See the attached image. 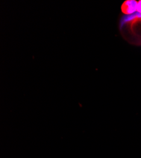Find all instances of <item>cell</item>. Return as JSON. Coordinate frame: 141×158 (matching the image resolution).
Masks as SVG:
<instances>
[{"label": "cell", "mask_w": 141, "mask_h": 158, "mask_svg": "<svg viewBox=\"0 0 141 158\" xmlns=\"http://www.w3.org/2000/svg\"><path fill=\"white\" fill-rule=\"evenodd\" d=\"M137 2L134 0L125 1L122 6V11L125 14L131 15L137 11Z\"/></svg>", "instance_id": "obj_1"}, {"label": "cell", "mask_w": 141, "mask_h": 158, "mask_svg": "<svg viewBox=\"0 0 141 158\" xmlns=\"http://www.w3.org/2000/svg\"><path fill=\"white\" fill-rule=\"evenodd\" d=\"M137 11L139 12V14H141V1H139V2H137Z\"/></svg>", "instance_id": "obj_2"}]
</instances>
